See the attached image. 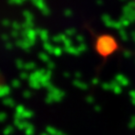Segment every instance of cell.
<instances>
[{"label": "cell", "mask_w": 135, "mask_h": 135, "mask_svg": "<svg viewBox=\"0 0 135 135\" xmlns=\"http://www.w3.org/2000/svg\"><path fill=\"white\" fill-rule=\"evenodd\" d=\"M95 48L100 56L108 57L117 50L118 44L114 37H112L110 35H102L97 38Z\"/></svg>", "instance_id": "cell-1"}]
</instances>
